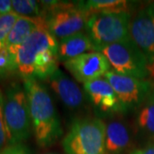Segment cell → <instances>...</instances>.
Here are the masks:
<instances>
[{
  "instance_id": "cell-10",
  "label": "cell",
  "mask_w": 154,
  "mask_h": 154,
  "mask_svg": "<svg viewBox=\"0 0 154 154\" xmlns=\"http://www.w3.org/2000/svg\"><path fill=\"white\" fill-rule=\"evenodd\" d=\"M64 67L76 81L86 83L99 79L108 71L110 65L99 51H90L64 62Z\"/></svg>"
},
{
  "instance_id": "cell-2",
  "label": "cell",
  "mask_w": 154,
  "mask_h": 154,
  "mask_svg": "<svg viewBox=\"0 0 154 154\" xmlns=\"http://www.w3.org/2000/svg\"><path fill=\"white\" fill-rule=\"evenodd\" d=\"M34 137L40 147H47L62 136L63 128L53 100L46 88L34 79H24Z\"/></svg>"
},
{
  "instance_id": "cell-5",
  "label": "cell",
  "mask_w": 154,
  "mask_h": 154,
  "mask_svg": "<svg viewBox=\"0 0 154 154\" xmlns=\"http://www.w3.org/2000/svg\"><path fill=\"white\" fill-rule=\"evenodd\" d=\"M105 124L99 118L77 119L63 140L66 154H106Z\"/></svg>"
},
{
  "instance_id": "cell-16",
  "label": "cell",
  "mask_w": 154,
  "mask_h": 154,
  "mask_svg": "<svg viewBox=\"0 0 154 154\" xmlns=\"http://www.w3.org/2000/svg\"><path fill=\"white\" fill-rule=\"evenodd\" d=\"M135 124L140 134L154 137V90L138 108Z\"/></svg>"
},
{
  "instance_id": "cell-9",
  "label": "cell",
  "mask_w": 154,
  "mask_h": 154,
  "mask_svg": "<svg viewBox=\"0 0 154 154\" xmlns=\"http://www.w3.org/2000/svg\"><path fill=\"white\" fill-rule=\"evenodd\" d=\"M129 38L148 62L154 63V3L138 10L130 19Z\"/></svg>"
},
{
  "instance_id": "cell-14",
  "label": "cell",
  "mask_w": 154,
  "mask_h": 154,
  "mask_svg": "<svg viewBox=\"0 0 154 154\" xmlns=\"http://www.w3.org/2000/svg\"><path fill=\"white\" fill-rule=\"evenodd\" d=\"M44 23L45 20L42 17H19L6 39L5 46L16 57L22 45Z\"/></svg>"
},
{
  "instance_id": "cell-1",
  "label": "cell",
  "mask_w": 154,
  "mask_h": 154,
  "mask_svg": "<svg viewBox=\"0 0 154 154\" xmlns=\"http://www.w3.org/2000/svg\"><path fill=\"white\" fill-rule=\"evenodd\" d=\"M16 59L23 80H47L58 69V41L50 33L45 22L22 45Z\"/></svg>"
},
{
  "instance_id": "cell-8",
  "label": "cell",
  "mask_w": 154,
  "mask_h": 154,
  "mask_svg": "<svg viewBox=\"0 0 154 154\" xmlns=\"http://www.w3.org/2000/svg\"><path fill=\"white\" fill-rule=\"evenodd\" d=\"M104 78L117 95L122 113L138 110L154 90V84L147 79L122 75L114 70L107 72Z\"/></svg>"
},
{
  "instance_id": "cell-7",
  "label": "cell",
  "mask_w": 154,
  "mask_h": 154,
  "mask_svg": "<svg viewBox=\"0 0 154 154\" xmlns=\"http://www.w3.org/2000/svg\"><path fill=\"white\" fill-rule=\"evenodd\" d=\"M107 58L112 70L139 79H146L151 73L148 62L130 38L99 50Z\"/></svg>"
},
{
  "instance_id": "cell-17",
  "label": "cell",
  "mask_w": 154,
  "mask_h": 154,
  "mask_svg": "<svg viewBox=\"0 0 154 154\" xmlns=\"http://www.w3.org/2000/svg\"><path fill=\"white\" fill-rule=\"evenodd\" d=\"M79 7L88 13H130V3L124 0H91L77 2Z\"/></svg>"
},
{
  "instance_id": "cell-25",
  "label": "cell",
  "mask_w": 154,
  "mask_h": 154,
  "mask_svg": "<svg viewBox=\"0 0 154 154\" xmlns=\"http://www.w3.org/2000/svg\"><path fill=\"white\" fill-rule=\"evenodd\" d=\"M152 71L154 72V63L152 65V66H151V72Z\"/></svg>"
},
{
  "instance_id": "cell-4",
  "label": "cell",
  "mask_w": 154,
  "mask_h": 154,
  "mask_svg": "<svg viewBox=\"0 0 154 154\" xmlns=\"http://www.w3.org/2000/svg\"><path fill=\"white\" fill-rule=\"evenodd\" d=\"M4 116L8 146L21 144L30 136L32 122L28 97L19 83H12L6 89Z\"/></svg>"
},
{
  "instance_id": "cell-27",
  "label": "cell",
  "mask_w": 154,
  "mask_h": 154,
  "mask_svg": "<svg viewBox=\"0 0 154 154\" xmlns=\"http://www.w3.org/2000/svg\"><path fill=\"white\" fill-rule=\"evenodd\" d=\"M0 154H2V152H0Z\"/></svg>"
},
{
  "instance_id": "cell-3",
  "label": "cell",
  "mask_w": 154,
  "mask_h": 154,
  "mask_svg": "<svg viewBox=\"0 0 154 154\" xmlns=\"http://www.w3.org/2000/svg\"><path fill=\"white\" fill-rule=\"evenodd\" d=\"M41 16L50 33L57 40L82 33L86 29L90 14L82 10L77 2L39 1Z\"/></svg>"
},
{
  "instance_id": "cell-18",
  "label": "cell",
  "mask_w": 154,
  "mask_h": 154,
  "mask_svg": "<svg viewBox=\"0 0 154 154\" xmlns=\"http://www.w3.org/2000/svg\"><path fill=\"white\" fill-rule=\"evenodd\" d=\"M12 10L19 17H38L41 16V6L39 1L15 0L12 1Z\"/></svg>"
},
{
  "instance_id": "cell-11",
  "label": "cell",
  "mask_w": 154,
  "mask_h": 154,
  "mask_svg": "<svg viewBox=\"0 0 154 154\" xmlns=\"http://www.w3.org/2000/svg\"><path fill=\"white\" fill-rule=\"evenodd\" d=\"M84 89L88 99L99 115L106 116L122 113L117 95L105 78L84 83Z\"/></svg>"
},
{
  "instance_id": "cell-23",
  "label": "cell",
  "mask_w": 154,
  "mask_h": 154,
  "mask_svg": "<svg viewBox=\"0 0 154 154\" xmlns=\"http://www.w3.org/2000/svg\"><path fill=\"white\" fill-rule=\"evenodd\" d=\"M12 10V1L11 0H0V16L11 13Z\"/></svg>"
},
{
  "instance_id": "cell-21",
  "label": "cell",
  "mask_w": 154,
  "mask_h": 154,
  "mask_svg": "<svg viewBox=\"0 0 154 154\" xmlns=\"http://www.w3.org/2000/svg\"><path fill=\"white\" fill-rule=\"evenodd\" d=\"M4 102L5 95L0 89V152H2L8 146V140L4 116Z\"/></svg>"
},
{
  "instance_id": "cell-26",
  "label": "cell",
  "mask_w": 154,
  "mask_h": 154,
  "mask_svg": "<svg viewBox=\"0 0 154 154\" xmlns=\"http://www.w3.org/2000/svg\"><path fill=\"white\" fill-rule=\"evenodd\" d=\"M3 46H4V45H3V44H1V43H0V50H1V48H2V47H3Z\"/></svg>"
},
{
  "instance_id": "cell-6",
  "label": "cell",
  "mask_w": 154,
  "mask_h": 154,
  "mask_svg": "<svg viewBox=\"0 0 154 154\" xmlns=\"http://www.w3.org/2000/svg\"><path fill=\"white\" fill-rule=\"evenodd\" d=\"M130 19L128 12L94 13L88 17L86 33L99 51L102 47L129 38Z\"/></svg>"
},
{
  "instance_id": "cell-13",
  "label": "cell",
  "mask_w": 154,
  "mask_h": 154,
  "mask_svg": "<svg viewBox=\"0 0 154 154\" xmlns=\"http://www.w3.org/2000/svg\"><path fill=\"white\" fill-rule=\"evenodd\" d=\"M132 134L124 122L113 120L105 127L106 154H123L132 148Z\"/></svg>"
},
{
  "instance_id": "cell-22",
  "label": "cell",
  "mask_w": 154,
  "mask_h": 154,
  "mask_svg": "<svg viewBox=\"0 0 154 154\" xmlns=\"http://www.w3.org/2000/svg\"><path fill=\"white\" fill-rule=\"evenodd\" d=\"M2 154H30V152L25 145L21 143L8 146L2 151Z\"/></svg>"
},
{
  "instance_id": "cell-19",
  "label": "cell",
  "mask_w": 154,
  "mask_h": 154,
  "mask_svg": "<svg viewBox=\"0 0 154 154\" xmlns=\"http://www.w3.org/2000/svg\"><path fill=\"white\" fill-rule=\"evenodd\" d=\"M17 70L16 57L13 56L4 45L0 50V76L6 75Z\"/></svg>"
},
{
  "instance_id": "cell-15",
  "label": "cell",
  "mask_w": 154,
  "mask_h": 154,
  "mask_svg": "<svg viewBox=\"0 0 154 154\" xmlns=\"http://www.w3.org/2000/svg\"><path fill=\"white\" fill-rule=\"evenodd\" d=\"M88 51H97V48L86 33H79L58 42V58L63 63Z\"/></svg>"
},
{
  "instance_id": "cell-12",
  "label": "cell",
  "mask_w": 154,
  "mask_h": 154,
  "mask_svg": "<svg viewBox=\"0 0 154 154\" xmlns=\"http://www.w3.org/2000/svg\"><path fill=\"white\" fill-rule=\"evenodd\" d=\"M50 87L62 103L70 110L82 108L86 102V94L75 81L57 69L47 79Z\"/></svg>"
},
{
  "instance_id": "cell-20",
  "label": "cell",
  "mask_w": 154,
  "mask_h": 154,
  "mask_svg": "<svg viewBox=\"0 0 154 154\" xmlns=\"http://www.w3.org/2000/svg\"><path fill=\"white\" fill-rule=\"evenodd\" d=\"M19 16L15 12H11L0 16V43L5 45L9 34L16 24Z\"/></svg>"
},
{
  "instance_id": "cell-24",
  "label": "cell",
  "mask_w": 154,
  "mask_h": 154,
  "mask_svg": "<svg viewBox=\"0 0 154 154\" xmlns=\"http://www.w3.org/2000/svg\"><path fill=\"white\" fill-rule=\"evenodd\" d=\"M130 154H154V143L150 144L142 148L133 150Z\"/></svg>"
}]
</instances>
